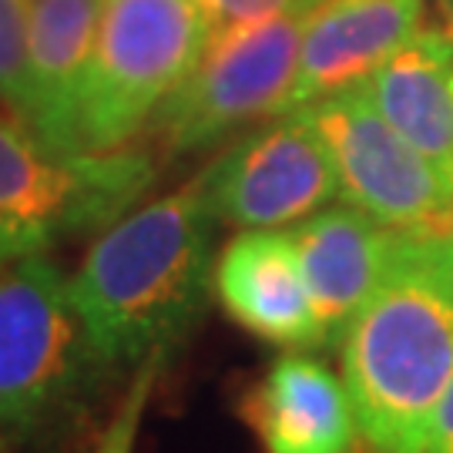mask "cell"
I'll list each match as a JSON object with an SVG mask.
<instances>
[{"label": "cell", "mask_w": 453, "mask_h": 453, "mask_svg": "<svg viewBox=\"0 0 453 453\" xmlns=\"http://www.w3.org/2000/svg\"><path fill=\"white\" fill-rule=\"evenodd\" d=\"M34 0H0V101L20 108L27 84Z\"/></svg>", "instance_id": "obj_16"}, {"label": "cell", "mask_w": 453, "mask_h": 453, "mask_svg": "<svg viewBox=\"0 0 453 453\" xmlns=\"http://www.w3.org/2000/svg\"><path fill=\"white\" fill-rule=\"evenodd\" d=\"M340 179V198L396 232H453V175L376 111L366 88L303 108Z\"/></svg>", "instance_id": "obj_7"}, {"label": "cell", "mask_w": 453, "mask_h": 453, "mask_svg": "<svg viewBox=\"0 0 453 453\" xmlns=\"http://www.w3.org/2000/svg\"><path fill=\"white\" fill-rule=\"evenodd\" d=\"M215 215L198 179L104 228L71 279L88 342L114 380L172 359L215 289Z\"/></svg>", "instance_id": "obj_1"}, {"label": "cell", "mask_w": 453, "mask_h": 453, "mask_svg": "<svg viewBox=\"0 0 453 453\" xmlns=\"http://www.w3.org/2000/svg\"><path fill=\"white\" fill-rule=\"evenodd\" d=\"M215 296L228 319L256 340L279 349H323L289 232L242 228L215 259Z\"/></svg>", "instance_id": "obj_10"}, {"label": "cell", "mask_w": 453, "mask_h": 453, "mask_svg": "<svg viewBox=\"0 0 453 453\" xmlns=\"http://www.w3.org/2000/svg\"><path fill=\"white\" fill-rule=\"evenodd\" d=\"M235 413L256 434L262 453H359L346 383L303 349L275 357L242 389Z\"/></svg>", "instance_id": "obj_11"}, {"label": "cell", "mask_w": 453, "mask_h": 453, "mask_svg": "<svg viewBox=\"0 0 453 453\" xmlns=\"http://www.w3.org/2000/svg\"><path fill=\"white\" fill-rule=\"evenodd\" d=\"M289 235L319 319L323 349H340L342 333L387 273L396 228L380 226L366 211L342 202L296 222Z\"/></svg>", "instance_id": "obj_12"}, {"label": "cell", "mask_w": 453, "mask_h": 453, "mask_svg": "<svg viewBox=\"0 0 453 453\" xmlns=\"http://www.w3.org/2000/svg\"><path fill=\"white\" fill-rule=\"evenodd\" d=\"M336 353L359 453H420L453 380V232H396L387 273Z\"/></svg>", "instance_id": "obj_2"}, {"label": "cell", "mask_w": 453, "mask_h": 453, "mask_svg": "<svg viewBox=\"0 0 453 453\" xmlns=\"http://www.w3.org/2000/svg\"><path fill=\"white\" fill-rule=\"evenodd\" d=\"M168 359H148L145 366L128 376V387L121 393V403L114 410V417L108 420V426L97 434L91 453H134L138 447V434H142V420L151 403V393L162 380Z\"/></svg>", "instance_id": "obj_15"}, {"label": "cell", "mask_w": 453, "mask_h": 453, "mask_svg": "<svg viewBox=\"0 0 453 453\" xmlns=\"http://www.w3.org/2000/svg\"><path fill=\"white\" fill-rule=\"evenodd\" d=\"M211 44L195 0H104L74 118V148L104 151L134 142Z\"/></svg>", "instance_id": "obj_5"}, {"label": "cell", "mask_w": 453, "mask_h": 453, "mask_svg": "<svg viewBox=\"0 0 453 453\" xmlns=\"http://www.w3.org/2000/svg\"><path fill=\"white\" fill-rule=\"evenodd\" d=\"M104 0H34L27 84L17 111L61 155H74V118Z\"/></svg>", "instance_id": "obj_13"}, {"label": "cell", "mask_w": 453, "mask_h": 453, "mask_svg": "<svg viewBox=\"0 0 453 453\" xmlns=\"http://www.w3.org/2000/svg\"><path fill=\"white\" fill-rule=\"evenodd\" d=\"M420 453H453V380L450 387H447V393L440 396L434 417H430Z\"/></svg>", "instance_id": "obj_18"}, {"label": "cell", "mask_w": 453, "mask_h": 453, "mask_svg": "<svg viewBox=\"0 0 453 453\" xmlns=\"http://www.w3.org/2000/svg\"><path fill=\"white\" fill-rule=\"evenodd\" d=\"M440 7H443V17L453 20V0H440Z\"/></svg>", "instance_id": "obj_19"}, {"label": "cell", "mask_w": 453, "mask_h": 453, "mask_svg": "<svg viewBox=\"0 0 453 453\" xmlns=\"http://www.w3.org/2000/svg\"><path fill=\"white\" fill-rule=\"evenodd\" d=\"M319 0H306L242 31L211 37L192 78L155 114L165 155H195L226 142L286 108L306 17Z\"/></svg>", "instance_id": "obj_6"}, {"label": "cell", "mask_w": 453, "mask_h": 453, "mask_svg": "<svg viewBox=\"0 0 453 453\" xmlns=\"http://www.w3.org/2000/svg\"><path fill=\"white\" fill-rule=\"evenodd\" d=\"M155 181L151 151L134 145L61 155L24 114L0 108V265L44 252L61 235L104 232Z\"/></svg>", "instance_id": "obj_4"}, {"label": "cell", "mask_w": 453, "mask_h": 453, "mask_svg": "<svg viewBox=\"0 0 453 453\" xmlns=\"http://www.w3.org/2000/svg\"><path fill=\"white\" fill-rule=\"evenodd\" d=\"M195 179L215 222L235 228L296 226L340 198L329 148L299 111L239 134Z\"/></svg>", "instance_id": "obj_8"}, {"label": "cell", "mask_w": 453, "mask_h": 453, "mask_svg": "<svg viewBox=\"0 0 453 453\" xmlns=\"http://www.w3.org/2000/svg\"><path fill=\"white\" fill-rule=\"evenodd\" d=\"M111 380L88 342L71 279L44 252L0 265V440L61 450Z\"/></svg>", "instance_id": "obj_3"}, {"label": "cell", "mask_w": 453, "mask_h": 453, "mask_svg": "<svg viewBox=\"0 0 453 453\" xmlns=\"http://www.w3.org/2000/svg\"><path fill=\"white\" fill-rule=\"evenodd\" d=\"M363 88L410 145L453 175V20L420 27Z\"/></svg>", "instance_id": "obj_14"}, {"label": "cell", "mask_w": 453, "mask_h": 453, "mask_svg": "<svg viewBox=\"0 0 453 453\" xmlns=\"http://www.w3.org/2000/svg\"><path fill=\"white\" fill-rule=\"evenodd\" d=\"M426 0H319L306 17L282 114L359 88L423 27Z\"/></svg>", "instance_id": "obj_9"}, {"label": "cell", "mask_w": 453, "mask_h": 453, "mask_svg": "<svg viewBox=\"0 0 453 453\" xmlns=\"http://www.w3.org/2000/svg\"><path fill=\"white\" fill-rule=\"evenodd\" d=\"M195 4L209 17L211 37H222V34L252 27V24L269 20L275 14H286L306 0H195Z\"/></svg>", "instance_id": "obj_17"}]
</instances>
